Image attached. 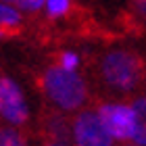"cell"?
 Instances as JSON below:
<instances>
[{
	"label": "cell",
	"mask_w": 146,
	"mask_h": 146,
	"mask_svg": "<svg viewBox=\"0 0 146 146\" xmlns=\"http://www.w3.org/2000/svg\"><path fill=\"white\" fill-rule=\"evenodd\" d=\"M38 88L50 107L65 113H75L84 109V104L90 100L88 84L84 82V77L58 65H52L40 75Z\"/></svg>",
	"instance_id": "1"
},
{
	"label": "cell",
	"mask_w": 146,
	"mask_h": 146,
	"mask_svg": "<svg viewBox=\"0 0 146 146\" xmlns=\"http://www.w3.org/2000/svg\"><path fill=\"white\" fill-rule=\"evenodd\" d=\"M96 77L113 94H129L144 79V61L131 50H109L98 58Z\"/></svg>",
	"instance_id": "2"
},
{
	"label": "cell",
	"mask_w": 146,
	"mask_h": 146,
	"mask_svg": "<svg viewBox=\"0 0 146 146\" xmlns=\"http://www.w3.org/2000/svg\"><path fill=\"white\" fill-rule=\"evenodd\" d=\"M73 146H113V136L109 134L98 109H79L71 119Z\"/></svg>",
	"instance_id": "3"
},
{
	"label": "cell",
	"mask_w": 146,
	"mask_h": 146,
	"mask_svg": "<svg viewBox=\"0 0 146 146\" xmlns=\"http://www.w3.org/2000/svg\"><path fill=\"white\" fill-rule=\"evenodd\" d=\"M36 136L40 142H52V144H63L73 146L71 136V117L69 113L58 111L50 104H44L38 115L36 123Z\"/></svg>",
	"instance_id": "4"
},
{
	"label": "cell",
	"mask_w": 146,
	"mask_h": 146,
	"mask_svg": "<svg viewBox=\"0 0 146 146\" xmlns=\"http://www.w3.org/2000/svg\"><path fill=\"white\" fill-rule=\"evenodd\" d=\"M0 119L15 127H27L29 123V109L21 90L4 73H0Z\"/></svg>",
	"instance_id": "5"
},
{
	"label": "cell",
	"mask_w": 146,
	"mask_h": 146,
	"mask_svg": "<svg viewBox=\"0 0 146 146\" xmlns=\"http://www.w3.org/2000/svg\"><path fill=\"white\" fill-rule=\"evenodd\" d=\"M104 125H107L109 134L119 142L131 140V134H134V111L127 104L121 102H104L98 107Z\"/></svg>",
	"instance_id": "6"
},
{
	"label": "cell",
	"mask_w": 146,
	"mask_h": 146,
	"mask_svg": "<svg viewBox=\"0 0 146 146\" xmlns=\"http://www.w3.org/2000/svg\"><path fill=\"white\" fill-rule=\"evenodd\" d=\"M131 111H134V134H131V142L146 146V94L138 96L131 102Z\"/></svg>",
	"instance_id": "7"
},
{
	"label": "cell",
	"mask_w": 146,
	"mask_h": 146,
	"mask_svg": "<svg viewBox=\"0 0 146 146\" xmlns=\"http://www.w3.org/2000/svg\"><path fill=\"white\" fill-rule=\"evenodd\" d=\"M0 146H29V131L15 125H0Z\"/></svg>",
	"instance_id": "8"
},
{
	"label": "cell",
	"mask_w": 146,
	"mask_h": 146,
	"mask_svg": "<svg viewBox=\"0 0 146 146\" xmlns=\"http://www.w3.org/2000/svg\"><path fill=\"white\" fill-rule=\"evenodd\" d=\"M19 21H21V17H19V13L15 9H11V6H6V4H0V25H2V27L19 25Z\"/></svg>",
	"instance_id": "9"
},
{
	"label": "cell",
	"mask_w": 146,
	"mask_h": 146,
	"mask_svg": "<svg viewBox=\"0 0 146 146\" xmlns=\"http://www.w3.org/2000/svg\"><path fill=\"white\" fill-rule=\"evenodd\" d=\"M54 61H56L58 67L75 71L77 65H79V56L75 54V52H58V54H54Z\"/></svg>",
	"instance_id": "10"
},
{
	"label": "cell",
	"mask_w": 146,
	"mask_h": 146,
	"mask_svg": "<svg viewBox=\"0 0 146 146\" xmlns=\"http://www.w3.org/2000/svg\"><path fill=\"white\" fill-rule=\"evenodd\" d=\"M69 11V0H48V13L50 17H61Z\"/></svg>",
	"instance_id": "11"
},
{
	"label": "cell",
	"mask_w": 146,
	"mask_h": 146,
	"mask_svg": "<svg viewBox=\"0 0 146 146\" xmlns=\"http://www.w3.org/2000/svg\"><path fill=\"white\" fill-rule=\"evenodd\" d=\"M15 4H19V9H23V11H40L44 0H17Z\"/></svg>",
	"instance_id": "12"
},
{
	"label": "cell",
	"mask_w": 146,
	"mask_h": 146,
	"mask_svg": "<svg viewBox=\"0 0 146 146\" xmlns=\"http://www.w3.org/2000/svg\"><path fill=\"white\" fill-rule=\"evenodd\" d=\"M40 142V140H38ZM38 146H63V144H52V142H40Z\"/></svg>",
	"instance_id": "13"
},
{
	"label": "cell",
	"mask_w": 146,
	"mask_h": 146,
	"mask_svg": "<svg viewBox=\"0 0 146 146\" xmlns=\"http://www.w3.org/2000/svg\"><path fill=\"white\" fill-rule=\"evenodd\" d=\"M121 146H140V144H136V142H129V140H125V142H121Z\"/></svg>",
	"instance_id": "14"
},
{
	"label": "cell",
	"mask_w": 146,
	"mask_h": 146,
	"mask_svg": "<svg viewBox=\"0 0 146 146\" xmlns=\"http://www.w3.org/2000/svg\"><path fill=\"white\" fill-rule=\"evenodd\" d=\"M6 2H17V0H6Z\"/></svg>",
	"instance_id": "15"
}]
</instances>
